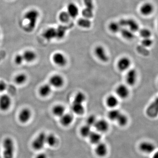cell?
<instances>
[{"label":"cell","instance_id":"obj_18","mask_svg":"<svg viewBox=\"0 0 158 158\" xmlns=\"http://www.w3.org/2000/svg\"><path fill=\"white\" fill-rule=\"evenodd\" d=\"M106 104L107 106L111 109H114L118 106V100L117 96L114 95H110L106 99Z\"/></svg>","mask_w":158,"mask_h":158},{"label":"cell","instance_id":"obj_39","mask_svg":"<svg viewBox=\"0 0 158 158\" xmlns=\"http://www.w3.org/2000/svg\"><path fill=\"white\" fill-rule=\"evenodd\" d=\"M97 121V119L96 116L93 115H90L87 118L86 124L90 127H94Z\"/></svg>","mask_w":158,"mask_h":158},{"label":"cell","instance_id":"obj_32","mask_svg":"<svg viewBox=\"0 0 158 158\" xmlns=\"http://www.w3.org/2000/svg\"><path fill=\"white\" fill-rule=\"evenodd\" d=\"M56 37L58 39H62L65 37V33H66V28L65 26H59L56 29Z\"/></svg>","mask_w":158,"mask_h":158},{"label":"cell","instance_id":"obj_28","mask_svg":"<svg viewBox=\"0 0 158 158\" xmlns=\"http://www.w3.org/2000/svg\"><path fill=\"white\" fill-rule=\"evenodd\" d=\"M58 140L54 134H50L46 136V144H48L51 147H53L57 144Z\"/></svg>","mask_w":158,"mask_h":158},{"label":"cell","instance_id":"obj_45","mask_svg":"<svg viewBox=\"0 0 158 158\" xmlns=\"http://www.w3.org/2000/svg\"><path fill=\"white\" fill-rule=\"evenodd\" d=\"M35 158H47V156L44 153H40L36 156Z\"/></svg>","mask_w":158,"mask_h":158},{"label":"cell","instance_id":"obj_20","mask_svg":"<svg viewBox=\"0 0 158 158\" xmlns=\"http://www.w3.org/2000/svg\"><path fill=\"white\" fill-rule=\"evenodd\" d=\"M88 138L90 143L95 145L101 142L102 139L101 135L98 132L92 131Z\"/></svg>","mask_w":158,"mask_h":158},{"label":"cell","instance_id":"obj_22","mask_svg":"<svg viewBox=\"0 0 158 158\" xmlns=\"http://www.w3.org/2000/svg\"><path fill=\"white\" fill-rule=\"evenodd\" d=\"M52 92V86L49 84H44L39 89L40 94L43 97L48 96Z\"/></svg>","mask_w":158,"mask_h":158},{"label":"cell","instance_id":"obj_26","mask_svg":"<svg viewBox=\"0 0 158 158\" xmlns=\"http://www.w3.org/2000/svg\"><path fill=\"white\" fill-rule=\"evenodd\" d=\"M129 29L133 32H137L139 31V26L138 22L135 20L130 19H127V27Z\"/></svg>","mask_w":158,"mask_h":158},{"label":"cell","instance_id":"obj_37","mask_svg":"<svg viewBox=\"0 0 158 158\" xmlns=\"http://www.w3.org/2000/svg\"><path fill=\"white\" fill-rule=\"evenodd\" d=\"M59 18L61 22L66 23L69 21L70 17L67 11H62L59 15Z\"/></svg>","mask_w":158,"mask_h":158},{"label":"cell","instance_id":"obj_25","mask_svg":"<svg viewBox=\"0 0 158 158\" xmlns=\"http://www.w3.org/2000/svg\"><path fill=\"white\" fill-rule=\"evenodd\" d=\"M120 32L122 37L128 40H132L135 37L134 32L127 28H122L120 30Z\"/></svg>","mask_w":158,"mask_h":158},{"label":"cell","instance_id":"obj_7","mask_svg":"<svg viewBox=\"0 0 158 158\" xmlns=\"http://www.w3.org/2000/svg\"><path fill=\"white\" fill-rule=\"evenodd\" d=\"M116 93L117 97L119 98L126 99L129 95V89L127 85L121 84L118 85L116 88Z\"/></svg>","mask_w":158,"mask_h":158},{"label":"cell","instance_id":"obj_46","mask_svg":"<svg viewBox=\"0 0 158 158\" xmlns=\"http://www.w3.org/2000/svg\"><path fill=\"white\" fill-rule=\"evenodd\" d=\"M152 158H158V151L155 153L153 156Z\"/></svg>","mask_w":158,"mask_h":158},{"label":"cell","instance_id":"obj_11","mask_svg":"<svg viewBox=\"0 0 158 158\" xmlns=\"http://www.w3.org/2000/svg\"><path fill=\"white\" fill-rule=\"evenodd\" d=\"M94 127L98 132L104 133L109 130V124L107 121L105 119H99L97 120L96 123L94 125Z\"/></svg>","mask_w":158,"mask_h":158},{"label":"cell","instance_id":"obj_24","mask_svg":"<svg viewBox=\"0 0 158 158\" xmlns=\"http://www.w3.org/2000/svg\"><path fill=\"white\" fill-rule=\"evenodd\" d=\"M65 107L62 105H57L53 108L52 112L54 115L60 117L65 113Z\"/></svg>","mask_w":158,"mask_h":158},{"label":"cell","instance_id":"obj_31","mask_svg":"<svg viewBox=\"0 0 158 158\" xmlns=\"http://www.w3.org/2000/svg\"><path fill=\"white\" fill-rule=\"evenodd\" d=\"M92 132L91 127H90L87 124L82 127L81 130H80L81 135L83 137H85V138L89 137Z\"/></svg>","mask_w":158,"mask_h":158},{"label":"cell","instance_id":"obj_43","mask_svg":"<svg viewBox=\"0 0 158 158\" xmlns=\"http://www.w3.org/2000/svg\"><path fill=\"white\" fill-rule=\"evenodd\" d=\"M121 28H126L127 27V19H120L118 22Z\"/></svg>","mask_w":158,"mask_h":158},{"label":"cell","instance_id":"obj_36","mask_svg":"<svg viewBox=\"0 0 158 158\" xmlns=\"http://www.w3.org/2000/svg\"><path fill=\"white\" fill-rule=\"evenodd\" d=\"M81 13L83 17L86 18L88 19L92 18L93 17V10L88 9L86 7L82 10Z\"/></svg>","mask_w":158,"mask_h":158},{"label":"cell","instance_id":"obj_27","mask_svg":"<svg viewBox=\"0 0 158 158\" xmlns=\"http://www.w3.org/2000/svg\"><path fill=\"white\" fill-rule=\"evenodd\" d=\"M121 113L119 110L114 108L112 109L108 112V117L112 121H116Z\"/></svg>","mask_w":158,"mask_h":158},{"label":"cell","instance_id":"obj_40","mask_svg":"<svg viewBox=\"0 0 158 158\" xmlns=\"http://www.w3.org/2000/svg\"><path fill=\"white\" fill-rule=\"evenodd\" d=\"M153 42L152 39L151 38H144L142 39L141 41V44L142 46L144 48H149L152 46Z\"/></svg>","mask_w":158,"mask_h":158},{"label":"cell","instance_id":"obj_44","mask_svg":"<svg viewBox=\"0 0 158 158\" xmlns=\"http://www.w3.org/2000/svg\"><path fill=\"white\" fill-rule=\"evenodd\" d=\"M7 85L4 81H0V92H3L6 90Z\"/></svg>","mask_w":158,"mask_h":158},{"label":"cell","instance_id":"obj_5","mask_svg":"<svg viewBox=\"0 0 158 158\" xmlns=\"http://www.w3.org/2000/svg\"><path fill=\"white\" fill-rule=\"evenodd\" d=\"M94 54L97 58L102 62H106L109 61V56L106 49L102 46H98L95 48L94 49Z\"/></svg>","mask_w":158,"mask_h":158},{"label":"cell","instance_id":"obj_34","mask_svg":"<svg viewBox=\"0 0 158 158\" xmlns=\"http://www.w3.org/2000/svg\"><path fill=\"white\" fill-rule=\"evenodd\" d=\"M27 80V77L24 73H20L17 75L15 78V81L17 85H21L24 84Z\"/></svg>","mask_w":158,"mask_h":158},{"label":"cell","instance_id":"obj_8","mask_svg":"<svg viewBox=\"0 0 158 158\" xmlns=\"http://www.w3.org/2000/svg\"><path fill=\"white\" fill-rule=\"evenodd\" d=\"M139 148L142 152L150 154L155 151L156 146L153 143L149 141H143L139 144Z\"/></svg>","mask_w":158,"mask_h":158},{"label":"cell","instance_id":"obj_33","mask_svg":"<svg viewBox=\"0 0 158 158\" xmlns=\"http://www.w3.org/2000/svg\"><path fill=\"white\" fill-rule=\"evenodd\" d=\"M116 121L118 123V124L119 126L121 127H124L127 124L128 122V118L126 115L121 113Z\"/></svg>","mask_w":158,"mask_h":158},{"label":"cell","instance_id":"obj_2","mask_svg":"<svg viewBox=\"0 0 158 158\" xmlns=\"http://www.w3.org/2000/svg\"><path fill=\"white\" fill-rule=\"evenodd\" d=\"M3 157L14 158L15 152L14 142L11 138H6L3 141Z\"/></svg>","mask_w":158,"mask_h":158},{"label":"cell","instance_id":"obj_15","mask_svg":"<svg viewBox=\"0 0 158 158\" xmlns=\"http://www.w3.org/2000/svg\"><path fill=\"white\" fill-rule=\"evenodd\" d=\"M31 116V110L27 108H25L20 111L19 115V119L23 123L27 122Z\"/></svg>","mask_w":158,"mask_h":158},{"label":"cell","instance_id":"obj_3","mask_svg":"<svg viewBox=\"0 0 158 158\" xmlns=\"http://www.w3.org/2000/svg\"><path fill=\"white\" fill-rule=\"evenodd\" d=\"M46 135L44 132L40 133L32 143V147L36 150L42 149L46 144Z\"/></svg>","mask_w":158,"mask_h":158},{"label":"cell","instance_id":"obj_23","mask_svg":"<svg viewBox=\"0 0 158 158\" xmlns=\"http://www.w3.org/2000/svg\"><path fill=\"white\" fill-rule=\"evenodd\" d=\"M24 60L26 62H33L37 57L36 53L31 50L26 51L23 55Z\"/></svg>","mask_w":158,"mask_h":158},{"label":"cell","instance_id":"obj_17","mask_svg":"<svg viewBox=\"0 0 158 158\" xmlns=\"http://www.w3.org/2000/svg\"><path fill=\"white\" fill-rule=\"evenodd\" d=\"M60 123L64 127L69 126L73 121V116L70 113H65L60 117Z\"/></svg>","mask_w":158,"mask_h":158},{"label":"cell","instance_id":"obj_19","mask_svg":"<svg viewBox=\"0 0 158 158\" xmlns=\"http://www.w3.org/2000/svg\"><path fill=\"white\" fill-rule=\"evenodd\" d=\"M71 110L73 113L77 115H83L85 112V108L83 104L73 103Z\"/></svg>","mask_w":158,"mask_h":158},{"label":"cell","instance_id":"obj_6","mask_svg":"<svg viewBox=\"0 0 158 158\" xmlns=\"http://www.w3.org/2000/svg\"><path fill=\"white\" fill-rule=\"evenodd\" d=\"M131 64V62L128 57H123L117 62V68L120 71H125L130 69Z\"/></svg>","mask_w":158,"mask_h":158},{"label":"cell","instance_id":"obj_41","mask_svg":"<svg viewBox=\"0 0 158 158\" xmlns=\"http://www.w3.org/2000/svg\"><path fill=\"white\" fill-rule=\"evenodd\" d=\"M83 2L86 8L92 10L94 9L93 0H83Z\"/></svg>","mask_w":158,"mask_h":158},{"label":"cell","instance_id":"obj_38","mask_svg":"<svg viewBox=\"0 0 158 158\" xmlns=\"http://www.w3.org/2000/svg\"><path fill=\"white\" fill-rule=\"evenodd\" d=\"M139 34L143 39L150 38L152 36L151 32L147 28H143L139 30Z\"/></svg>","mask_w":158,"mask_h":158},{"label":"cell","instance_id":"obj_48","mask_svg":"<svg viewBox=\"0 0 158 158\" xmlns=\"http://www.w3.org/2000/svg\"><path fill=\"white\" fill-rule=\"evenodd\" d=\"M157 26H158V25H157Z\"/></svg>","mask_w":158,"mask_h":158},{"label":"cell","instance_id":"obj_42","mask_svg":"<svg viewBox=\"0 0 158 158\" xmlns=\"http://www.w3.org/2000/svg\"><path fill=\"white\" fill-rule=\"evenodd\" d=\"M24 61L23 55L18 54L15 58V62L17 65H21Z\"/></svg>","mask_w":158,"mask_h":158},{"label":"cell","instance_id":"obj_35","mask_svg":"<svg viewBox=\"0 0 158 158\" xmlns=\"http://www.w3.org/2000/svg\"><path fill=\"white\" fill-rule=\"evenodd\" d=\"M109 27L110 31L114 33L119 32L121 29V27L118 23L115 22H112L110 23L109 24Z\"/></svg>","mask_w":158,"mask_h":158},{"label":"cell","instance_id":"obj_16","mask_svg":"<svg viewBox=\"0 0 158 158\" xmlns=\"http://www.w3.org/2000/svg\"><path fill=\"white\" fill-rule=\"evenodd\" d=\"M67 11L70 18H75L78 15L79 9L75 3H70L67 6Z\"/></svg>","mask_w":158,"mask_h":158},{"label":"cell","instance_id":"obj_14","mask_svg":"<svg viewBox=\"0 0 158 158\" xmlns=\"http://www.w3.org/2000/svg\"><path fill=\"white\" fill-rule=\"evenodd\" d=\"M154 8L150 3H145L141 6L140 11L141 14L144 16H148L153 12Z\"/></svg>","mask_w":158,"mask_h":158},{"label":"cell","instance_id":"obj_4","mask_svg":"<svg viewBox=\"0 0 158 158\" xmlns=\"http://www.w3.org/2000/svg\"><path fill=\"white\" fill-rule=\"evenodd\" d=\"M138 77V73L135 69H130L127 71L126 75V82L128 85L134 86L136 84Z\"/></svg>","mask_w":158,"mask_h":158},{"label":"cell","instance_id":"obj_1","mask_svg":"<svg viewBox=\"0 0 158 158\" xmlns=\"http://www.w3.org/2000/svg\"><path fill=\"white\" fill-rule=\"evenodd\" d=\"M39 15V12L34 9L30 10L26 13L25 18L28 22L27 26L26 27V31L31 32L34 30L36 27Z\"/></svg>","mask_w":158,"mask_h":158},{"label":"cell","instance_id":"obj_47","mask_svg":"<svg viewBox=\"0 0 158 158\" xmlns=\"http://www.w3.org/2000/svg\"><path fill=\"white\" fill-rule=\"evenodd\" d=\"M0 158H2V156H0Z\"/></svg>","mask_w":158,"mask_h":158},{"label":"cell","instance_id":"obj_12","mask_svg":"<svg viewBox=\"0 0 158 158\" xmlns=\"http://www.w3.org/2000/svg\"><path fill=\"white\" fill-rule=\"evenodd\" d=\"M11 105V99L7 94H3L0 97V109L2 111H6Z\"/></svg>","mask_w":158,"mask_h":158},{"label":"cell","instance_id":"obj_29","mask_svg":"<svg viewBox=\"0 0 158 158\" xmlns=\"http://www.w3.org/2000/svg\"><path fill=\"white\" fill-rule=\"evenodd\" d=\"M86 100V96L85 94L81 91H79L76 94L74 98L73 102L83 104Z\"/></svg>","mask_w":158,"mask_h":158},{"label":"cell","instance_id":"obj_30","mask_svg":"<svg viewBox=\"0 0 158 158\" xmlns=\"http://www.w3.org/2000/svg\"><path fill=\"white\" fill-rule=\"evenodd\" d=\"M77 24L80 27L83 28H89L91 26V22L90 19L84 17L78 20Z\"/></svg>","mask_w":158,"mask_h":158},{"label":"cell","instance_id":"obj_9","mask_svg":"<svg viewBox=\"0 0 158 158\" xmlns=\"http://www.w3.org/2000/svg\"><path fill=\"white\" fill-rule=\"evenodd\" d=\"M64 78L60 75H54L50 78L49 85L55 88H61L64 85Z\"/></svg>","mask_w":158,"mask_h":158},{"label":"cell","instance_id":"obj_10","mask_svg":"<svg viewBox=\"0 0 158 158\" xmlns=\"http://www.w3.org/2000/svg\"><path fill=\"white\" fill-rule=\"evenodd\" d=\"M52 59L54 63L59 66H64L67 64L66 57L61 52H56L54 54Z\"/></svg>","mask_w":158,"mask_h":158},{"label":"cell","instance_id":"obj_21","mask_svg":"<svg viewBox=\"0 0 158 158\" xmlns=\"http://www.w3.org/2000/svg\"><path fill=\"white\" fill-rule=\"evenodd\" d=\"M43 37L45 39L50 40L56 38V31L54 28H49L47 29L43 34Z\"/></svg>","mask_w":158,"mask_h":158},{"label":"cell","instance_id":"obj_13","mask_svg":"<svg viewBox=\"0 0 158 158\" xmlns=\"http://www.w3.org/2000/svg\"><path fill=\"white\" fill-rule=\"evenodd\" d=\"M95 152L97 155L99 157H104L108 152V147L106 144L103 142H100L96 144L95 148Z\"/></svg>","mask_w":158,"mask_h":158}]
</instances>
